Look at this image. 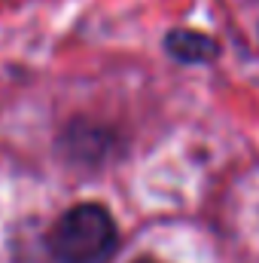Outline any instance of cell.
Instances as JSON below:
<instances>
[{
	"label": "cell",
	"instance_id": "1",
	"mask_svg": "<svg viewBox=\"0 0 259 263\" xmlns=\"http://www.w3.org/2000/svg\"><path fill=\"white\" fill-rule=\"evenodd\" d=\"M46 245L58 263H104L119 245V230L104 205L79 202L49 227Z\"/></svg>",
	"mask_w": 259,
	"mask_h": 263
},
{
	"label": "cell",
	"instance_id": "2",
	"mask_svg": "<svg viewBox=\"0 0 259 263\" xmlns=\"http://www.w3.org/2000/svg\"><path fill=\"white\" fill-rule=\"evenodd\" d=\"M64 153L67 159H76V162H101L107 159L110 153V144H113V132L104 129V126H92V123H73L64 129Z\"/></svg>",
	"mask_w": 259,
	"mask_h": 263
},
{
	"label": "cell",
	"instance_id": "3",
	"mask_svg": "<svg viewBox=\"0 0 259 263\" xmlns=\"http://www.w3.org/2000/svg\"><path fill=\"white\" fill-rule=\"evenodd\" d=\"M165 49H168L177 62H183V65H207V62H213L217 52H220L217 40H210L207 34H201V31H180V28L168 34Z\"/></svg>",
	"mask_w": 259,
	"mask_h": 263
},
{
	"label": "cell",
	"instance_id": "4",
	"mask_svg": "<svg viewBox=\"0 0 259 263\" xmlns=\"http://www.w3.org/2000/svg\"><path fill=\"white\" fill-rule=\"evenodd\" d=\"M137 263H153V260H137Z\"/></svg>",
	"mask_w": 259,
	"mask_h": 263
}]
</instances>
